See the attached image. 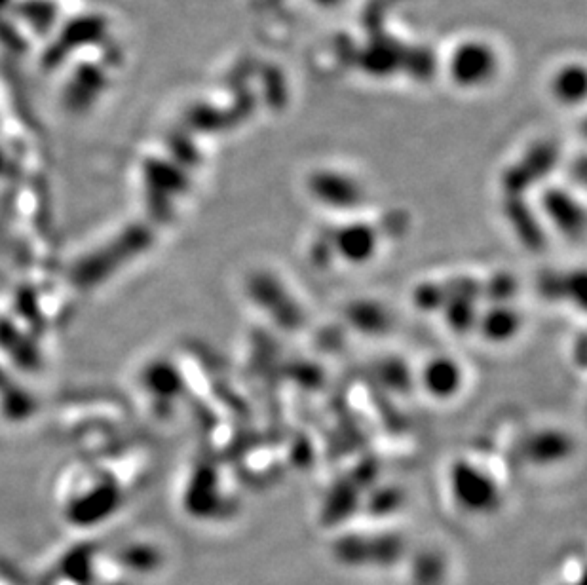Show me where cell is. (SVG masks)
Masks as SVG:
<instances>
[{"mask_svg": "<svg viewBox=\"0 0 587 585\" xmlns=\"http://www.w3.org/2000/svg\"><path fill=\"white\" fill-rule=\"evenodd\" d=\"M335 559L346 568L382 570L399 565L407 557V538L396 530H375L339 536L333 546Z\"/></svg>", "mask_w": 587, "mask_h": 585, "instance_id": "1", "label": "cell"}, {"mask_svg": "<svg viewBox=\"0 0 587 585\" xmlns=\"http://www.w3.org/2000/svg\"><path fill=\"white\" fill-rule=\"evenodd\" d=\"M449 496L456 511L466 517H493L504 504L498 479L468 460H460L449 472Z\"/></svg>", "mask_w": 587, "mask_h": 585, "instance_id": "2", "label": "cell"}, {"mask_svg": "<svg viewBox=\"0 0 587 585\" xmlns=\"http://www.w3.org/2000/svg\"><path fill=\"white\" fill-rule=\"evenodd\" d=\"M116 567L124 568L137 576H151L152 572L162 568V551L147 540H133L120 551H116Z\"/></svg>", "mask_w": 587, "mask_h": 585, "instance_id": "3", "label": "cell"}, {"mask_svg": "<svg viewBox=\"0 0 587 585\" xmlns=\"http://www.w3.org/2000/svg\"><path fill=\"white\" fill-rule=\"evenodd\" d=\"M493 71L491 52L483 46H466L455 57V76L464 84H477Z\"/></svg>", "mask_w": 587, "mask_h": 585, "instance_id": "4", "label": "cell"}, {"mask_svg": "<svg viewBox=\"0 0 587 585\" xmlns=\"http://www.w3.org/2000/svg\"><path fill=\"white\" fill-rule=\"evenodd\" d=\"M426 386L434 396L455 394L460 384V371L453 361L437 359L426 369Z\"/></svg>", "mask_w": 587, "mask_h": 585, "instance_id": "5", "label": "cell"}, {"mask_svg": "<svg viewBox=\"0 0 587 585\" xmlns=\"http://www.w3.org/2000/svg\"><path fill=\"white\" fill-rule=\"evenodd\" d=\"M342 232L344 234L339 240V246H341V251L346 257L361 261V259L371 255L373 246H375V234L371 232V228L360 225V227L346 228Z\"/></svg>", "mask_w": 587, "mask_h": 585, "instance_id": "6", "label": "cell"}, {"mask_svg": "<svg viewBox=\"0 0 587 585\" xmlns=\"http://www.w3.org/2000/svg\"><path fill=\"white\" fill-rule=\"evenodd\" d=\"M586 568H584V553L582 549L569 551L557 561V567L553 568L551 585H584Z\"/></svg>", "mask_w": 587, "mask_h": 585, "instance_id": "7", "label": "cell"}, {"mask_svg": "<svg viewBox=\"0 0 587 585\" xmlns=\"http://www.w3.org/2000/svg\"><path fill=\"white\" fill-rule=\"evenodd\" d=\"M485 333L493 340H504L513 337L519 327V318L513 312L496 310L485 320Z\"/></svg>", "mask_w": 587, "mask_h": 585, "instance_id": "8", "label": "cell"}, {"mask_svg": "<svg viewBox=\"0 0 587 585\" xmlns=\"http://www.w3.org/2000/svg\"><path fill=\"white\" fill-rule=\"evenodd\" d=\"M557 92L561 97L569 99V101H576L584 94V75L582 71H569L559 78L557 82Z\"/></svg>", "mask_w": 587, "mask_h": 585, "instance_id": "9", "label": "cell"}]
</instances>
